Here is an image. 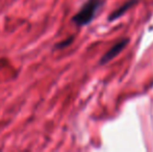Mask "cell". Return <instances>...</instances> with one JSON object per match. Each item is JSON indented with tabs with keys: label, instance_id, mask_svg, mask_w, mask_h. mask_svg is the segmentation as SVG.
<instances>
[{
	"label": "cell",
	"instance_id": "obj_3",
	"mask_svg": "<svg viewBox=\"0 0 153 152\" xmlns=\"http://www.w3.org/2000/svg\"><path fill=\"white\" fill-rule=\"evenodd\" d=\"M135 3H137V0H128L126 3H124L121 7H119L118 10H116L115 12L109 16L108 20L111 21V20H116V19H118L120 16H122L123 14H125L126 10H128L130 7H132Z\"/></svg>",
	"mask_w": 153,
	"mask_h": 152
},
{
	"label": "cell",
	"instance_id": "obj_1",
	"mask_svg": "<svg viewBox=\"0 0 153 152\" xmlns=\"http://www.w3.org/2000/svg\"><path fill=\"white\" fill-rule=\"evenodd\" d=\"M103 0H88L77 14L72 17V22L76 26L82 27L90 24L94 20L99 8L102 6Z\"/></svg>",
	"mask_w": 153,
	"mask_h": 152
},
{
	"label": "cell",
	"instance_id": "obj_2",
	"mask_svg": "<svg viewBox=\"0 0 153 152\" xmlns=\"http://www.w3.org/2000/svg\"><path fill=\"white\" fill-rule=\"evenodd\" d=\"M127 43H128V40H127V39H123V40H121L120 42L116 43V44L114 45V46L111 47V48L109 49V50L107 51V52L105 53L102 57H101L100 64H102L103 65V64L108 63V62H111L113 59H115V57L117 56L120 52H121L123 49L126 47Z\"/></svg>",
	"mask_w": 153,
	"mask_h": 152
},
{
	"label": "cell",
	"instance_id": "obj_4",
	"mask_svg": "<svg viewBox=\"0 0 153 152\" xmlns=\"http://www.w3.org/2000/svg\"><path fill=\"white\" fill-rule=\"evenodd\" d=\"M73 40H74V38H73V37L67 38L66 40L61 41V42L56 43V44L54 45V47H53V49H54V50H61V49L66 48V47H68L69 45H71V44H72Z\"/></svg>",
	"mask_w": 153,
	"mask_h": 152
}]
</instances>
